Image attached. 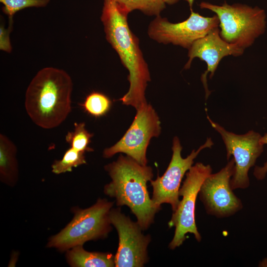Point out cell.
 <instances>
[{
  "label": "cell",
  "mask_w": 267,
  "mask_h": 267,
  "mask_svg": "<svg viewBox=\"0 0 267 267\" xmlns=\"http://www.w3.org/2000/svg\"><path fill=\"white\" fill-rule=\"evenodd\" d=\"M128 14L114 0H104L100 19L106 40L129 71V89L119 100L137 109L147 103L145 90L151 79L138 39L129 26Z\"/></svg>",
  "instance_id": "1"
},
{
  "label": "cell",
  "mask_w": 267,
  "mask_h": 267,
  "mask_svg": "<svg viewBox=\"0 0 267 267\" xmlns=\"http://www.w3.org/2000/svg\"><path fill=\"white\" fill-rule=\"evenodd\" d=\"M73 87L65 71L53 67L40 70L25 93V107L32 121L44 129L59 126L71 111Z\"/></svg>",
  "instance_id": "2"
},
{
  "label": "cell",
  "mask_w": 267,
  "mask_h": 267,
  "mask_svg": "<svg viewBox=\"0 0 267 267\" xmlns=\"http://www.w3.org/2000/svg\"><path fill=\"white\" fill-rule=\"evenodd\" d=\"M104 168L112 179L105 185L104 193L115 198L117 206H127L142 230L147 229L161 209L150 198L147 188L153 177L152 168L122 154Z\"/></svg>",
  "instance_id": "3"
},
{
  "label": "cell",
  "mask_w": 267,
  "mask_h": 267,
  "mask_svg": "<svg viewBox=\"0 0 267 267\" xmlns=\"http://www.w3.org/2000/svg\"><path fill=\"white\" fill-rule=\"evenodd\" d=\"M202 9L214 12L219 20L220 35L227 43L245 49L265 31L266 15L264 10L258 6L234 3L225 1L222 5L202 1Z\"/></svg>",
  "instance_id": "4"
},
{
  "label": "cell",
  "mask_w": 267,
  "mask_h": 267,
  "mask_svg": "<svg viewBox=\"0 0 267 267\" xmlns=\"http://www.w3.org/2000/svg\"><path fill=\"white\" fill-rule=\"evenodd\" d=\"M113 204L99 198L89 208L75 210L73 220L49 238L47 246L65 251L88 241L106 237L112 229L109 214Z\"/></svg>",
  "instance_id": "5"
},
{
  "label": "cell",
  "mask_w": 267,
  "mask_h": 267,
  "mask_svg": "<svg viewBox=\"0 0 267 267\" xmlns=\"http://www.w3.org/2000/svg\"><path fill=\"white\" fill-rule=\"evenodd\" d=\"M212 171L210 165L199 162L186 172L185 179L179 190L182 199L168 223L170 227H175L174 237L169 245L171 249L182 245L188 233L193 234L198 242L201 240L195 221V203L202 184Z\"/></svg>",
  "instance_id": "6"
},
{
  "label": "cell",
  "mask_w": 267,
  "mask_h": 267,
  "mask_svg": "<svg viewBox=\"0 0 267 267\" xmlns=\"http://www.w3.org/2000/svg\"><path fill=\"white\" fill-rule=\"evenodd\" d=\"M185 0L190 7V16L185 20L176 23L160 15L156 16L148 26L150 38L159 43L172 44L188 49L195 41L219 27V20L216 14L212 17L203 16L193 11L194 0Z\"/></svg>",
  "instance_id": "7"
},
{
  "label": "cell",
  "mask_w": 267,
  "mask_h": 267,
  "mask_svg": "<svg viewBox=\"0 0 267 267\" xmlns=\"http://www.w3.org/2000/svg\"><path fill=\"white\" fill-rule=\"evenodd\" d=\"M136 110L134 119L128 131L115 144L106 148L103 156L109 158L118 153H125L142 165H146V150L150 140L158 137L161 130L159 118L147 103Z\"/></svg>",
  "instance_id": "8"
},
{
  "label": "cell",
  "mask_w": 267,
  "mask_h": 267,
  "mask_svg": "<svg viewBox=\"0 0 267 267\" xmlns=\"http://www.w3.org/2000/svg\"><path fill=\"white\" fill-rule=\"evenodd\" d=\"M207 118L212 127L222 136L226 150L227 159L228 160L231 155L233 156L234 171L230 180L232 189L248 187L249 171L255 165L264 150V145L260 141L262 136L253 130L243 134H236L226 131L212 121L208 115Z\"/></svg>",
  "instance_id": "9"
},
{
  "label": "cell",
  "mask_w": 267,
  "mask_h": 267,
  "mask_svg": "<svg viewBox=\"0 0 267 267\" xmlns=\"http://www.w3.org/2000/svg\"><path fill=\"white\" fill-rule=\"evenodd\" d=\"M214 144L210 137L197 150H193L186 158L181 155L182 146L179 138L175 136L173 138V154L170 164L164 174L158 176L155 180H151L153 188L152 200L157 205L161 206L163 203L171 205L173 212L177 208L179 203V190L180 183L185 173L188 171L199 153L206 148H211Z\"/></svg>",
  "instance_id": "10"
},
{
  "label": "cell",
  "mask_w": 267,
  "mask_h": 267,
  "mask_svg": "<svg viewBox=\"0 0 267 267\" xmlns=\"http://www.w3.org/2000/svg\"><path fill=\"white\" fill-rule=\"evenodd\" d=\"M109 220L119 236L115 267H143L148 261L147 249L150 236L144 235L138 223L123 214L120 208L111 209Z\"/></svg>",
  "instance_id": "11"
},
{
  "label": "cell",
  "mask_w": 267,
  "mask_h": 267,
  "mask_svg": "<svg viewBox=\"0 0 267 267\" xmlns=\"http://www.w3.org/2000/svg\"><path fill=\"white\" fill-rule=\"evenodd\" d=\"M234 171L233 158L220 171L211 174L203 181L199 195L208 214L219 218L230 217L243 207L233 193L230 180Z\"/></svg>",
  "instance_id": "12"
},
{
  "label": "cell",
  "mask_w": 267,
  "mask_h": 267,
  "mask_svg": "<svg viewBox=\"0 0 267 267\" xmlns=\"http://www.w3.org/2000/svg\"><path fill=\"white\" fill-rule=\"evenodd\" d=\"M188 50V60L184 65V69L190 68L195 58H199L207 64V70L201 76L207 99L211 93L207 85L208 74L210 73L209 77L212 78L219 63L223 57L228 55L240 56L243 53L244 49L224 41L220 35L218 27L195 41Z\"/></svg>",
  "instance_id": "13"
},
{
  "label": "cell",
  "mask_w": 267,
  "mask_h": 267,
  "mask_svg": "<svg viewBox=\"0 0 267 267\" xmlns=\"http://www.w3.org/2000/svg\"><path fill=\"white\" fill-rule=\"evenodd\" d=\"M66 259L69 264L74 267H115V255L110 253L88 252L83 245L68 250Z\"/></svg>",
  "instance_id": "14"
},
{
  "label": "cell",
  "mask_w": 267,
  "mask_h": 267,
  "mask_svg": "<svg viewBox=\"0 0 267 267\" xmlns=\"http://www.w3.org/2000/svg\"><path fill=\"white\" fill-rule=\"evenodd\" d=\"M17 148L6 135L0 134V180L13 186L18 179V169L16 159Z\"/></svg>",
  "instance_id": "15"
},
{
  "label": "cell",
  "mask_w": 267,
  "mask_h": 267,
  "mask_svg": "<svg viewBox=\"0 0 267 267\" xmlns=\"http://www.w3.org/2000/svg\"><path fill=\"white\" fill-rule=\"evenodd\" d=\"M122 8L129 13L138 10L144 14L157 16L166 7L165 0H114Z\"/></svg>",
  "instance_id": "16"
},
{
  "label": "cell",
  "mask_w": 267,
  "mask_h": 267,
  "mask_svg": "<svg viewBox=\"0 0 267 267\" xmlns=\"http://www.w3.org/2000/svg\"><path fill=\"white\" fill-rule=\"evenodd\" d=\"M80 106L89 115L99 118L109 112L112 106V101L103 93L92 91L86 96Z\"/></svg>",
  "instance_id": "17"
},
{
  "label": "cell",
  "mask_w": 267,
  "mask_h": 267,
  "mask_svg": "<svg viewBox=\"0 0 267 267\" xmlns=\"http://www.w3.org/2000/svg\"><path fill=\"white\" fill-rule=\"evenodd\" d=\"M74 127V131L68 132L66 135V141L71 147L77 151L84 153L93 151V149L89 146L93 134L86 129L85 123H75Z\"/></svg>",
  "instance_id": "18"
},
{
  "label": "cell",
  "mask_w": 267,
  "mask_h": 267,
  "mask_svg": "<svg viewBox=\"0 0 267 267\" xmlns=\"http://www.w3.org/2000/svg\"><path fill=\"white\" fill-rule=\"evenodd\" d=\"M85 153L70 147L64 153L61 160L53 162L51 165L52 172L57 175L71 172L73 168L86 164Z\"/></svg>",
  "instance_id": "19"
},
{
  "label": "cell",
  "mask_w": 267,
  "mask_h": 267,
  "mask_svg": "<svg viewBox=\"0 0 267 267\" xmlns=\"http://www.w3.org/2000/svg\"><path fill=\"white\" fill-rule=\"evenodd\" d=\"M0 2L3 4V12L9 18H13L16 12L25 8L45 7L50 0H0Z\"/></svg>",
  "instance_id": "20"
},
{
  "label": "cell",
  "mask_w": 267,
  "mask_h": 267,
  "mask_svg": "<svg viewBox=\"0 0 267 267\" xmlns=\"http://www.w3.org/2000/svg\"><path fill=\"white\" fill-rule=\"evenodd\" d=\"M13 18H9V25L5 28L3 24L0 26V49L7 53H11L12 50L10 35L13 27Z\"/></svg>",
  "instance_id": "21"
},
{
  "label": "cell",
  "mask_w": 267,
  "mask_h": 267,
  "mask_svg": "<svg viewBox=\"0 0 267 267\" xmlns=\"http://www.w3.org/2000/svg\"><path fill=\"white\" fill-rule=\"evenodd\" d=\"M260 141L264 145L267 144V133L261 136ZM253 174L257 179L262 180L264 179L267 174V160L262 166H256Z\"/></svg>",
  "instance_id": "22"
},
{
  "label": "cell",
  "mask_w": 267,
  "mask_h": 267,
  "mask_svg": "<svg viewBox=\"0 0 267 267\" xmlns=\"http://www.w3.org/2000/svg\"><path fill=\"white\" fill-rule=\"evenodd\" d=\"M179 0H165V1L166 4H174L178 2Z\"/></svg>",
  "instance_id": "23"
}]
</instances>
